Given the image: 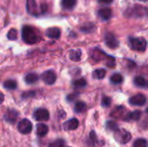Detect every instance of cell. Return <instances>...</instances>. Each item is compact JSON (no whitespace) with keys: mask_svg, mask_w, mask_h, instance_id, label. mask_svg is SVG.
<instances>
[{"mask_svg":"<svg viewBox=\"0 0 148 147\" xmlns=\"http://www.w3.org/2000/svg\"><path fill=\"white\" fill-rule=\"evenodd\" d=\"M128 112L126 110L125 107H116L112 113H111V116L117 118V119H122L124 120H126L127 115Z\"/></svg>","mask_w":148,"mask_h":147,"instance_id":"cell-10","label":"cell"},{"mask_svg":"<svg viewBox=\"0 0 148 147\" xmlns=\"http://www.w3.org/2000/svg\"><path fill=\"white\" fill-rule=\"evenodd\" d=\"M69 59L73 62H79L82 58V51L80 49H73L70 50L69 54Z\"/></svg>","mask_w":148,"mask_h":147,"instance_id":"cell-18","label":"cell"},{"mask_svg":"<svg viewBox=\"0 0 148 147\" xmlns=\"http://www.w3.org/2000/svg\"><path fill=\"white\" fill-rule=\"evenodd\" d=\"M87 108V106L85 104V102L83 101H78L75 103V111L76 113H82L86 110Z\"/></svg>","mask_w":148,"mask_h":147,"instance_id":"cell-24","label":"cell"},{"mask_svg":"<svg viewBox=\"0 0 148 147\" xmlns=\"http://www.w3.org/2000/svg\"><path fill=\"white\" fill-rule=\"evenodd\" d=\"M78 126H79V120L75 118H72L63 124V128L66 131L75 130Z\"/></svg>","mask_w":148,"mask_h":147,"instance_id":"cell-11","label":"cell"},{"mask_svg":"<svg viewBox=\"0 0 148 147\" xmlns=\"http://www.w3.org/2000/svg\"><path fill=\"white\" fill-rule=\"evenodd\" d=\"M94 29H95V26H94V24H92V23L86 24V25H84L83 27L81 28V30L83 31V32H85V33H90V32H92Z\"/></svg>","mask_w":148,"mask_h":147,"instance_id":"cell-30","label":"cell"},{"mask_svg":"<svg viewBox=\"0 0 148 147\" xmlns=\"http://www.w3.org/2000/svg\"><path fill=\"white\" fill-rule=\"evenodd\" d=\"M18 117V113L14 110V109H9L7 110L5 115H4V119L7 122L10 123V124H13L16 122V119Z\"/></svg>","mask_w":148,"mask_h":147,"instance_id":"cell-12","label":"cell"},{"mask_svg":"<svg viewBox=\"0 0 148 147\" xmlns=\"http://www.w3.org/2000/svg\"><path fill=\"white\" fill-rule=\"evenodd\" d=\"M129 45L132 49L143 52L147 49V42L143 37H131L129 39Z\"/></svg>","mask_w":148,"mask_h":147,"instance_id":"cell-2","label":"cell"},{"mask_svg":"<svg viewBox=\"0 0 148 147\" xmlns=\"http://www.w3.org/2000/svg\"><path fill=\"white\" fill-rule=\"evenodd\" d=\"M34 94H35V93H34L33 91H30V92H29V93L23 94V97H26V96H27V97H29V95H34Z\"/></svg>","mask_w":148,"mask_h":147,"instance_id":"cell-36","label":"cell"},{"mask_svg":"<svg viewBox=\"0 0 148 147\" xmlns=\"http://www.w3.org/2000/svg\"><path fill=\"white\" fill-rule=\"evenodd\" d=\"M111 103H112V99L110 97L105 96V97L102 98L101 105H102L103 107H109L111 106Z\"/></svg>","mask_w":148,"mask_h":147,"instance_id":"cell-31","label":"cell"},{"mask_svg":"<svg viewBox=\"0 0 148 147\" xmlns=\"http://www.w3.org/2000/svg\"><path fill=\"white\" fill-rule=\"evenodd\" d=\"M75 97H77V94H69V95H68L67 99H68V101H74V100L75 99Z\"/></svg>","mask_w":148,"mask_h":147,"instance_id":"cell-34","label":"cell"},{"mask_svg":"<svg viewBox=\"0 0 148 147\" xmlns=\"http://www.w3.org/2000/svg\"><path fill=\"white\" fill-rule=\"evenodd\" d=\"M107 71L104 68H99L93 72V77L97 80H101L106 76Z\"/></svg>","mask_w":148,"mask_h":147,"instance_id":"cell-21","label":"cell"},{"mask_svg":"<svg viewBox=\"0 0 148 147\" xmlns=\"http://www.w3.org/2000/svg\"><path fill=\"white\" fill-rule=\"evenodd\" d=\"M134 147H148V142L145 139H138L134 143Z\"/></svg>","mask_w":148,"mask_h":147,"instance_id":"cell-26","label":"cell"},{"mask_svg":"<svg viewBox=\"0 0 148 147\" xmlns=\"http://www.w3.org/2000/svg\"><path fill=\"white\" fill-rule=\"evenodd\" d=\"M17 129L18 131L23 133V134H28L32 131V124L31 122L27 120V119H23L22 120L17 126Z\"/></svg>","mask_w":148,"mask_h":147,"instance_id":"cell-5","label":"cell"},{"mask_svg":"<svg viewBox=\"0 0 148 147\" xmlns=\"http://www.w3.org/2000/svg\"><path fill=\"white\" fill-rule=\"evenodd\" d=\"M129 103L133 106H144L147 103V98L144 94H138L130 98Z\"/></svg>","mask_w":148,"mask_h":147,"instance_id":"cell-9","label":"cell"},{"mask_svg":"<svg viewBox=\"0 0 148 147\" xmlns=\"http://www.w3.org/2000/svg\"><path fill=\"white\" fill-rule=\"evenodd\" d=\"M107 127H108L109 130H111V131H114V132L118 129L117 124H116V123H114V121H108V122L107 123Z\"/></svg>","mask_w":148,"mask_h":147,"instance_id":"cell-32","label":"cell"},{"mask_svg":"<svg viewBox=\"0 0 148 147\" xmlns=\"http://www.w3.org/2000/svg\"><path fill=\"white\" fill-rule=\"evenodd\" d=\"M98 15L102 20H109L112 16V10L110 8H102L98 10Z\"/></svg>","mask_w":148,"mask_h":147,"instance_id":"cell-14","label":"cell"},{"mask_svg":"<svg viewBox=\"0 0 148 147\" xmlns=\"http://www.w3.org/2000/svg\"><path fill=\"white\" fill-rule=\"evenodd\" d=\"M22 37L23 40L28 44H34L38 41V36L36 30L33 27L29 25H26L23 28Z\"/></svg>","mask_w":148,"mask_h":147,"instance_id":"cell-1","label":"cell"},{"mask_svg":"<svg viewBox=\"0 0 148 147\" xmlns=\"http://www.w3.org/2000/svg\"><path fill=\"white\" fill-rule=\"evenodd\" d=\"M38 79H39V76L36 73H29L26 75L24 77L25 82L28 84H34L38 81Z\"/></svg>","mask_w":148,"mask_h":147,"instance_id":"cell-19","label":"cell"},{"mask_svg":"<svg viewBox=\"0 0 148 147\" xmlns=\"http://www.w3.org/2000/svg\"><path fill=\"white\" fill-rule=\"evenodd\" d=\"M90 139L92 140V142L95 144V142H96V140H97V137H96V134H95V133L93 131V132H91V133H90Z\"/></svg>","mask_w":148,"mask_h":147,"instance_id":"cell-33","label":"cell"},{"mask_svg":"<svg viewBox=\"0 0 148 147\" xmlns=\"http://www.w3.org/2000/svg\"><path fill=\"white\" fill-rule=\"evenodd\" d=\"M3 101H4V96H3V93L0 92V105L3 102Z\"/></svg>","mask_w":148,"mask_h":147,"instance_id":"cell-37","label":"cell"},{"mask_svg":"<svg viewBox=\"0 0 148 147\" xmlns=\"http://www.w3.org/2000/svg\"><path fill=\"white\" fill-rule=\"evenodd\" d=\"M42 80L48 85H53L56 81V75L52 70H47L42 74Z\"/></svg>","mask_w":148,"mask_h":147,"instance_id":"cell-7","label":"cell"},{"mask_svg":"<svg viewBox=\"0 0 148 147\" xmlns=\"http://www.w3.org/2000/svg\"><path fill=\"white\" fill-rule=\"evenodd\" d=\"M49 132V127L47 125L40 123L38 125H36V134L39 137H44Z\"/></svg>","mask_w":148,"mask_h":147,"instance_id":"cell-17","label":"cell"},{"mask_svg":"<svg viewBox=\"0 0 148 147\" xmlns=\"http://www.w3.org/2000/svg\"><path fill=\"white\" fill-rule=\"evenodd\" d=\"M73 85L74 87L77 88H83L87 85V81L85 79H79V80H76L73 82Z\"/></svg>","mask_w":148,"mask_h":147,"instance_id":"cell-27","label":"cell"},{"mask_svg":"<svg viewBox=\"0 0 148 147\" xmlns=\"http://www.w3.org/2000/svg\"><path fill=\"white\" fill-rule=\"evenodd\" d=\"M49 147H65V141L63 139H56V141L50 143Z\"/></svg>","mask_w":148,"mask_h":147,"instance_id":"cell-28","label":"cell"},{"mask_svg":"<svg viewBox=\"0 0 148 147\" xmlns=\"http://www.w3.org/2000/svg\"><path fill=\"white\" fill-rule=\"evenodd\" d=\"M127 16L140 17L143 16H148V7H142L140 5H135L133 8L128 9L126 11Z\"/></svg>","mask_w":148,"mask_h":147,"instance_id":"cell-3","label":"cell"},{"mask_svg":"<svg viewBox=\"0 0 148 147\" xmlns=\"http://www.w3.org/2000/svg\"><path fill=\"white\" fill-rule=\"evenodd\" d=\"M46 36L52 39H58L61 36V30L57 27H51L46 30Z\"/></svg>","mask_w":148,"mask_h":147,"instance_id":"cell-13","label":"cell"},{"mask_svg":"<svg viewBox=\"0 0 148 147\" xmlns=\"http://www.w3.org/2000/svg\"><path fill=\"white\" fill-rule=\"evenodd\" d=\"M140 1H141V2H147L148 0H140Z\"/></svg>","mask_w":148,"mask_h":147,"instance_id":"cell-38","label":"cell"},{"mask_svg":"<svg viewBox=\"0 0 148 147\" xmlns=\"http://www.w3.org/2000/svg\"><path fill=\"white\" fill-rule=\"evenodd\" d=\"M114 0H98V2L101 4H109L113 2Z\"/></svg>","mask_w":148,"mask_h":147,"instance_id":"cell-35","label":"cell"},{"mask_svg":"<svg viewBox=\"0 0 148 147\" xmlns=\"http://www.w3.org/2000/svg\"><path fill=\"white\" fill-rule=\"evenodd\" d=\"M34 118L37 121H46L49 119V113L45 108H39L34 113Z\"/></svg>","mask_w":148,"mask_h":147,"instance_id":"cell-8","label":"cell"},{"mask_svg":"<svg viewBox=\"0 0 148 147\" xmlns=\"http://www.w3.org/2000/svg\"><path fill=\"white\" fill-rule=\"evenodd\" d=\"M110 81L114 84H119L123 81V76L121 74H114L111 76Z\"/></svg>","mask_w":148,"mask_h":147,"instance_id":"cell-25","label":"cell"},{"mask_svg":"<svg viewBox=\"0 0 148 147\" xmlns=\"http://www.w3.org/2000/svg\"><path fill=\"white\" fill-rule=\"evenodd\" d=\"M141 115H142L141 111L135 110V111H133V112H130V113H127L126 120H128V121H137V120H139L141 118Z\"/></svg>","mask_w":148,"mask_h":147,"instance_id":"cell-15","label":"cell"},{"mask_svg":"<svg viewBox=\"0 0 148 147\" xmlns=\"http://www.w3.org/2000/svg\"><path fill=\"white\" fill-rule=\"evenodd\" d=\"M147 113H148V108H147Z\"/></svg>","mask_w":148,"mask_h":147,"instance_id":"cell-39","label":"cell"},{"mask_svg":"<svg viewBox=\"0 0 148 147\" xmlns=\"http://www.w3.org/2000/svg\"><path fill=\"white\" fill-rule=\"evenodd\" d=\"M134 84L139 88H148V81L143 76H137L134 79Z\"/></svg>","mask_w":148,"mask_h":147,"instance_id":"cell-20","label":"cell"},{"mask_svg":"<svg viewBox=\"0 0 148 147\" xmlns=\"http://www.w3.org/2000/svg\"><path fill=\"white\" fill-rule=\"evenodd\" d=\"M105 42L107 46L110 49H116L119 47V41L115 37V36L110 32H107L105 34Z\"/></svg>","mask_w":148,"mask_h":147,"instance_id":"cell-6","label":"cell"},{"mask_svg":"<svg viewBox=\"0 0 148 147\" xmlns=\"http://www.w3.org/2000/svg\"><path fill=\"white\" fill-rule=\"evenodd\" d=\"M27 10L31 15H37V7L36 0H27Z\"/></svg>","mask_w":148,"mask_h":147,"instance_id":"cell-16","label":"cell"},{"mask_svg":"<svg viewBox=\"0 0 148 147\" xmlns=\"http://www.w3.org/2000/svg\"><path fill=\"white\" fill-rule=\"evenodd\" d=\"M16 86H17L16 81L14 80H8V81H4V83H3L4 88H6L8 90H14L16 88Z\"/></svg>","mask_w":148,"mask_h":147,"instance_id":"cell-23","label":"cell"},{"mask_svg":"<svg viewBox=\"0 0 148 147\" xmlns=\"http://www.w3.org/2000/svg\"><path fill=\"white\" fill-rule=\"evenodd\" d=\"M76 0H62V5L64 9L71 10L76 4Z\"/></svg>","mask_w":148,"mask_h":147,"instance_id":"cell-22","label":"cell"},{"mask_svg":"<svg viewBox=\"0 0 148 147\" xmlns=\"http://www.w3.org/2000/svg\"><path fill=\"white\" fill-rule=\"evenodd\" d=\"M114 139L120 144H127L132 139L131 133L125 129H117L114 132Z\"/></svg>","mask_w":148,"mask_h":147,"instance_id":"cell-4","label":"cell"},{"mask_svg":"<svg viewBox=\"0 0 148 147\" xmlns=\"http://www.w3.org/2000/svg\"><path fill=\"white\" fill-rule=\"evenodd\" d=\"M7 36H8V38H9L10 40H11V41L16 40V38H17V31H16V29H10L9 32H8Z\"/></svg>","mask_w":148,"mask_h":147,"instance_id":"cell-29","label":"cell"}]
</instances>
